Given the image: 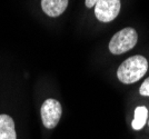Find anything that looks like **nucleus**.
Here are the masks:
<instances>
[{"instance_id": "f257e3e1", "label": "nucleus", "mask_w": 149, "mask_h": 139, "mask_svg": "<svg viewBox=\"0 0 149 139\" xmlns=\"http://www.w3.org/2000/svg\"><path fill=\"white\" fill-rule=\"evenodd\" d=\"M148 69V61L143 56H132L125 60L117 69V77L123 83H134L141 79Z\"/></svg>"}, {"instance_id": "f03ea898", "label": "nucleus", "mask_w": 149, "mask_h": 139, "mask_svg": "<svg viewBox=\"0 0 149 139\" xmlns=\"http://www.w3.org/2000/svg\"><path fill=\"white\" fill-rule=\"evenodd\" d=\"M137 31L131 27H127L113 35L109 42V50L113 55H121L126 51L132 49L137 44Z\"/></svg>"}, {"instance_id": "7ed1b4c3", "label": "nucleus", "mask_w": 149, "mask_h": 139, "mask_svg": "<svg viewBox=\"0 0 149 139\" xmlns=\"http://www.w3.org/2000/svg\"><path fill=\"white\" fill-rule=\"evenodd\" d=\"M40 113H41V119H42L44 126L48 129H54L61 118V105L56 99L49 98L42 104Z\"/></svg>"}, {"instance_id": "20e7f679", "label": "nucleus", "mask_w": 149, "mask_h": 139, "mask_svg": "<svg viewBox=\"0 0 149 139\" xmlns=\"http://www.w3.org/2000/svg\"><path fill=\"white\" fill-rule=\"evenodd\" d=\"M95 16L101 22H110L120 11V0H98L95 5Z\"/></svg>"}, {"instance_id": "39448f33", "label": "nucleus", "mask_w": 149, "mask_h": 139, "mask_svg": "<svg viewBox=\"0 0 149 139\" xmlns=\"http://www.w3.org/2000/svg\"><path fill=\"white\" fill-rule=\"evenodd\" d=\"M68 7V0H41V8L47 16L58 17Z\"/></svg>"}, {"instance_id": "423d86ee", "label": "nucleus", "mask_w": 149, "mask_h": 139, "mask_svg": "<svg viewBox=\"0 0 149 139\" xmlns=\"http://www.w3.org/2000/svg\"><path fill=\"white\" fill-rule=\"evenodd\" d=\"M0 139H17L15 122L8 115H0Z\"/></svg>"}, {"instance_id": "0eeeda50", "label": "nucleus", "mask_w": 149, "mask_h": 139, "mask_svg": "<svg viewBox=\"0 0 149 139\" xmlns=\"http://www.w3.org/2000/svg\"><path fill=\"white\" fill-rule=\"evenodd\" d=\"M148 117V109L145 106H139L135 109V117L132 120L131 126L135 130H140L146 124V120Z\"/></svg>"}, {"instance_id": "6e6552de", "label": "nucleus", "mask_w": 149, "mask_h": 139, "mask_svg": "<svg viewBox=\"0 0 149 139\" xmlns=\"http://www.w3.org/2000/svg\"><path fill=\"white\" fill-rule=\"evenodd\" d=\"M139 92L141 96H148L149 97V78H147L143 82V85L140 86V89H139Z\"/></svg>"}, {"instance_id": "1a4fd4ad", "label": "nucleus", "mask_w": 149, "mask_h": 139, "mask_svg": "<svg viewBox=\"0 0 149 139\" xmlns=\"http://www.w3.org/2000/svg\"><path fill=\"white\" fill-rule=\"evenodd\" d=\"M97 1L98 0H85V5H86L87 8H93L97 3Z\"/></svg>"}]
</instances>
